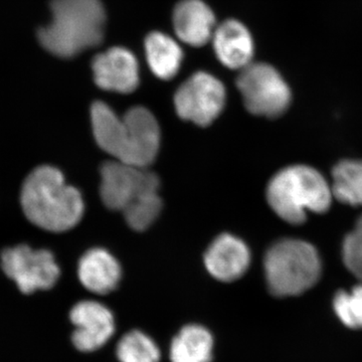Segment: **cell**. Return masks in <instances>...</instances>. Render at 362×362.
Returning a JSON list of instances; mask_svg holds the SVG:
<instances>
[{"label": "cell", "instance_id": "cell-19", "mask_svg": "<svg viewBox=\"0 0 362 362\" xmlns=\"http://www.w3.org/2000/svg\"><path fill=\"white\" fill-rule=\"evenodd\" d=\"M120 362H159L160 350L154 340L139 330L126 333L117 344Z\"/></svg>", "mask_w": 362, "mask_h": 362}, {"label": "cell", "instance_id": "cell-13", "mask_svg": "<svg viewBox=\"0 0 362 362\" xmlns=\"http://www.w3.org/2000/svg\"><path fill=\"white\" fill-rule=\"evenodd\" d=\"M173 26L183 42L202 47L213 39L216 18L202 0H181L173 13Z\"/></svg>", "mask_w": 362, "mask_h": 362}, {"label": "cell", "instance_id": "cell-11", "mask_svg": "<svg viewBox=\"0 0 362 362\" xmlns=\"http://www.w3.org/2000/svg\"><path fill=\"white\" fill-rule=\"evenodd\" d=\"M92 69L95 83L102 90L129 94L139 85L137 59L124 47H111L98 54L93 61Z\"/></svg>", "mask_w": 362, "mask_h": 362}, {"label": "cell", "instance_id": "cell-7", "mask_svg": "<svg viewBox=\"0 0 362 362\" xmlns=\"http://www.w3.org/2000/svg\"><path fill=\"white\" fill-rule=\"evenodd\" d=\"M1 268L23 294L51 289L61 275L52 252L33 249L26 245L4 250L1 254Z\"/></svg>", "mask_w": 362, "mask_h": 362}, {"label": "cell", "instance_id": "cell-16", "mask_svg": "<svg viewBox=\"0 0 362 362\" xmlns=\"http://www.w3.org/2000/svg\"><path fill=\"white\" fill-rule=\"evenodd\" d=\"M214 338L204 326H185L170 345L171 362H211Z\"/></svg>", "mask_w": 362, "mask_h": 362}, {"label": "cell", "instance_id": "cell-15", "mask_svg": "<svg viewBox=\"0 0 362 362\" xmlns=\"http://www.w3.org/2000/svg\"><path fill=\"white\" fill-rule=\"evenodd\" d=\"M81 284L88 291L106 295L116 289L122 276L120 264L104 249H92L81 258L78 266Z\"/></svg>", "mask_w": 362, "mask_h": 362}, {"label": "cell", "instance_id": "cell-21", "mask_svg": "<svg viewBox=\"0 0 362 362\" xmlns=\"http://www.w3.org/2000/svg\"><path fill=\"white\" fill-rule=\"evenodd\" d=\"M333 305L343 324L352 329H362V285L350 293H337Z\"/></svg>", "mask_w": 362, "mask_h": 362}, {"label": "cell", "instance_id": "cell-17", "mask_svg": "<svg viewBox=\"0 0 362 362\" xmlns=\"http://www.w3.org/2000/svg\"><path fill=\"white\" fill-rule=\"evenodd\" d=\"M150 69L161 80H171L180 71L183 54L180 45L165 33H150L145 40Z\"/></svg>", "mask_w": 362, "mask_h": 362}, {"label": "cell", "instance_id": "cell-8", "mask_svg": "<svg viewBox=\"0 0 362 362\" xmlns=\"http://www.w3.org/2000/svg\"><path fill=\"white\" fill-rule=\"evenodd\" d=\"M226 97L225 86L220 80L199 71L176 90V113L183 120L206 127L223 112Z\"/></svg>", "mask_w": 362, "mask_h": 362}, {"label": "cell", "instance_id": "cell-14", "mask_svg": "<svg viewBox=\"0 0 362 362\" xmlns=\"http://www.w3.org/2000/svg\"><path fill=\"white\" fill-rule=\"evenodd\" d=\"M214 49L223 66L242 70L250 65L254 54L251 33L240 21L228 20L214 30Z\"/></svg>", "mask_w": 362, "mask_h": 362}, {"label": "cell", "instance_id": "cell-10", "mask_svg": "<svg viewBox=\"0 0 362 362\" xmlns=\"http://www.w3.org/2000/svg\"><path fill=\"white\" fill-rule=\"evenodd\" d=\"M70 318L76 327L71 341L82 352L101 349L115 332L113 313L99 302H78L71 308Z\"/></svg>", "mask_w": 362, "mask_h": 362}, {"label": "cell", "instance_id": "cell-4", "mask_svg": "<svg viewBox=\"0 0 362 362\" xmlns=\"http://www.w3.org/2000/svg\"><path fill=\"white\" fill-rule=\"evenodd\" d=\"M267 201L279 218L292 225L306 221L307 214H322L332 201L330 185L316 169L290 166L272 178Z\"/></svg>", "mask_w": 362, "mask_h": 362}, {"label": "cell", "instance_id": "cell-20", "mask_svg": "<svg viewBox=\"0 0 362 362\" xmlns=\"http://www.w3.org/2000/svg\"><path fill=\"white\" fill-rule=\"evenodd\" d=\"M161 207L162 202L158 192H149L137 197L123 209L122 213L131 228L142 232L158 218Z\"/></svg>", "mask_w": 362, "mask_h": 362}, {"label": "cell", "instance_id": "cell-1", "mask_svg": "<svg viewBox=\"0 0 362 362\" xmlns=\"http://www.w3.org/2000/svg\"><path fill=\"white\" fill-rule=\"evenodd\" d=\"M90 120L97 144L114 160L145 168L156 160L160 128L153 114L144 107H134L119 118L108 105L95 102Z\"/></svg>", "mask_w": 362, "mask_h": 362}, {"label": "cell", "instance_id": "cell-9", "mask_svg": "<svg viewBox=\"0 0 362 362\" xmlns=\"http://www.w3.org/2000/svg\"><path fill=\"white\" fill-rule=\"evenodd\" d=\"M158 177L147 168L117 160L102 165L100 195L112 211H122L137 197L158 192Z\"/></svg>", "mask_w": 362, "mask_h": 362}, {"label": "cell", "instance_id": "cell-2", "mask_svg": "<svg viewBox=\"0 0 362 362\" xmlns=\"http://www.w3.org/2000/svg\"><path fill=\"white\" fill-rule=\"evenodd\" d=\"M21 204L33 225L49 232L71 230L82 220L85 206L82 195L66 182L58 168H35L23 182Z\"/></svg>", "mask_w": 362, "mask_h": 362}, {"label": "cell", "instance_id": "cell-5", "mask_svg": "<svg viewBox=\"0 0 362 362\" xmlns=\"http://www.w3.org/2000/svg\"><path fill=\"white\" fill-rule=\"evenodd\" d=\"M267 284L277 297L296 296L310 289L321 275V261L315 247L305 240H279L265 257Z\"/></svg>", "mask_w": 362, "mask_h": 362}, {"label": "cell", "instance_id": "cell-12", "mask_svg": "<svg viewBox=\"0 0 362 362\" xmlns=\"http://www.w3.org/2000/svg\"><path fill=\"white\" fill-rule=\"evenodd\" d=\"M250 263L249 247L239 238L230 233L218 235L204 255L206 270L221 282L238 280L246 273Z\"/></svg>", "mask_w": 362, "mask_h": 362}, {"label": "cell", "instance_id": "cell-6", "mask_svg": "<svg viewBox=\"0 0 362 362\" xmlns=\"http://www.w3.org/2000/svg\"><path fill=\"white\" fill-rule=\"evenodd\" d=\"M238 89L245 106L257 116L276 118L282 115L291 102V92L273 66L268 64H250L240 71Z\"/></svg>", "mask_w": 362, "mask_h": 362}, {"label": "cell", "instance_id": "cell-18", "mask_svg": "<svg viewBox=\"0 0 362 362\" xmlns=\"http://www.w3.org/2000/svg\"><path fill=\"white\" fill-rule=\"evenodd\" d=\"M332 197L343 204L362 206V161L343 160L332 171Z\"/></svg>", "mask_w": 362, "mask_h": 362}, {"label": "cell", "instance_id": "cell-22", "mask_svg": "<svg viewBox=\"0 0 362 362\" xmlns=\"http://www.w3.org/2000/svg\"><path fill=\"white\" fill-rule=\"evenodd\" d=\"M342 256L347 269L362 281V216L343 242Z\"/></svg>", "mask_w": 362, "mask_h": 362}, {"label": "cell", "instance_id": "cell-3", "mask_svg": "<svg viewBox=\"0 0 362 362\" xmlns=\"http://www.w3.org/2000/svg\"><path fill=\"white\" fill-rule=\"evenodd\" d=\"M52 20L40 28L39 40L59 58H73L101 44L106 13L100 0H52Z\"/></svg>", "mask_w": 362, "mask_h": 362}]
</instances>
